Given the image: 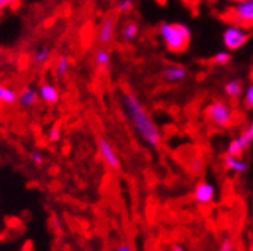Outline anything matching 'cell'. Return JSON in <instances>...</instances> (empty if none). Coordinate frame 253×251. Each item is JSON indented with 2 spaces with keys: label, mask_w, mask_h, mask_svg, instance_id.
<instances>
[{
  "label": "cell",
  "mask_w": 253,
  "mask_h": 251,
  "mask_svg": "<svg viewBox=\"0 0 253 251\" xmlns=\"http://www.w3.org/2000/svg\"><path fill=\"white\" fill-rule=\"evenodd\" d=\"M237 2H246V0H234V3H237Z\"/></svg>",
  "instance_id": "obj_30"
},
{
  "label": "cell",
  "mask_w": 253,
  "mask_h": 251,
  "mask_svg": "<svg viewBox=\"0 0 253 251\" xmlns=\"http://www.w3.org/2000/svg\"><path fill=\"white\" fill-rule=\"evenodd\" d=\"M238 140L241 142V144L247 149L252 143H253V120L247 125V127L243 130V133L238 136Z\"/></svg>",
  "instance_id": "obj_20"
},
{
  "label": "cell",
  "mask_w": 253,
  "mask_h": 251,
  "mask_svg": "<svg viewBox=\"0 0 253 251\" xmlns=\"http://www.w3.org/2000/svg\"><path fill=\"white\" fill-rule=\"evenodd\" d=\"M223 166L226 170L241 175L247 170V163L241 158V156H232V155H225L223 158Z\"/></svg>",
  "instance_id": "obj_12"
},
{
  "label": "cell",
  "mask_w": 253,
  "mask_h": 251,
  "mask_svg": "<svg viewBox=\"0 0 253 251\" xmlns=\"http://www.w3.org/2000/svg\"><path fill=\"white\" fill-rule=\"evenodd\" d=\"M243 103L247 110H253V83H250L243 92Z\"/></svg>",
  "instance_id": "obj_21"
},
{
  "label": "cell",
  "mask_w": 253,
  "mask_h": 251,
  "mask_svg": "<svg viewBox=\"0 0 253 251\" xmlns=\"http://www.w3.org/2000/svg\"><path fill=\"white\" fill-rule=\"evenodd\" d=\"M205 116L217 128H228L234 122V110L225 101L210 103L205 108Z\"/></svg>",
  "instance_id": "obj_4"
},
{
  "label": "cell",
  "mask_w": 253,
  "mask_h": 251,
  "mask_svg": "<svg viewBox=\"0 0 253 251\" xmlns=\"http://www.w3.org/2000/svg\"><path fill=\"white\" fill-rule=\"evenodd\" d=\"M38 101H40L38 89H35L34 86H24L18 92V104L23 108H32V107H35Z\"/></svg>",
  "instance_id": "obj_10"
},
{
  "label": "cell",
  "mask_w": 253,
  "mask_h": 251,
  "mask_svg": "<svg viewBox=\"0 0 253 251\" xmlns=\"http://www.w3.org/2000/svg\"><path fill=\"white\" fill-rule=\"evenodd\" d=\"M212 60H214V64H217L220 67H225L231 62V54L228 51H220L212 57Z\"/></svg>",
  "instance_id": "obj_23"
},
{
  "label": "cell",
  "mask_w": 253,
  "mask_h": 251,
  "mask_svg": "<svg viewBox=\"0 0 253 251\" xmlns=\"http://www.w3.org/2000/svg\"><path fill=\"white\" fill-rule=\"evenodd\" d=\"M30 160H32V163L37 164V166H42V164L45 163L44 155H42L40 150H34V152H32V153H30Z\"/></svg>",
  "instance_id": "obj_25"
},
{
  "label": "cell",
  "mask_w": 253,
  "mask_h": 251,
  "mask_svg": "<svg viewBox=\"0 0 253 251\" xmlns=\"http://www.w3.org/2000/svg\"><path fill=\"white\" fill-rule=\"evenodd\" d=\"M98 153L100 158L103 160V163L110 169V170H119L121 169V158L116 152V149L113 147V144L106 140V139H100L98 140Z\"/></svg>",
  "instance_id": "obj_7"
},
{
  "label": "cell",
  "mask_w": 253,
  "mask_h": 251,
  "mask_svg": "<svg viewBox=\"0 0 253 251\" xmlns=\"http://www.w3.org/2000/svg\"><path fill=\"white\" fill-rule=\"evenodd\" d=\"M21 0H0V14L6 9H11V8H15Z\"/></svg>",
  "instance_id": "obj_24"
},
{
  "label": "cell",
  "mask_w": 253,
  "mask_h": 251,
  "mask_svg": "<svg viewBox=\"0 0 253 251\" xmlns=\"http://www.w3.org/2000/svg\"><path fill=\"white\" fill-rule=\"evenodd\" d=\"M170 251H185L181 245H173L172 248H170Z\"/></svg>",
  "instance_id": "obj_29"
},
{
  "label": "cell",
  "mask_w": 253,
  "mask_h": 251,
  "mask_svg": "<svg viewBox=\"0 0 253 251\" xmlns=\"http://www.w3.org/2000/svg\"><path fill=\"white\" fill-rule=\"evenodd\" d=\"M212 2H215V0H212Z\"/></svg>",
  "instance_id": "obj_33"
},
{
  "label": "cell",
  "mask_w": 253,
  "mask_h": 251,
  "mask_svg": "<svg viewBox=\"0 0 253 251\" xmlns=\"http://www.w3.org/2000/svg\"><path fill=\"white\" fill-rule=\"evenodd\" d=\"M122 107L131 127L140 140L151 149H158L162 144V131L145 108L143 103L131 92L122 93Z\"/></svg>",
  "instance_id": "obj_1"
},
{
  "label": "cell",
  "mask_w": 253,
  "mask_h": 251,
  "mask_svg": "<svg viewBox=\"0 0 253 251\" xmlns=\"http://www.w3.org/2000/svg\"><path fill=\"white\" fill-rule=\"evenodd\" d=\"M51 59V50L45 45L35 48L30 54V62L37 67H45Z\"/></svg>",
  "instance_id": "obj_13"
},
{
  "label": "cell",
  "mask_w": 253,
  "mask_h": 251,
  "mask_svg": "<svg viewBox=\"0 0 253 251\" xmlns=\"http://www.w3.org/2000/svg\"><path fill=\"white\" fill-rule=\"evenodd\" d=\"M116 36V18L113 14L106 15L97 27V32H95V39H97L100 47H107L113 42Z\"/></svg>",
  "instance_id": "obj_5"
},
{
  "label": "cell",
  "mask_w": 253,
  "mask_h": 251,
  "mask_svg": "<svg viewBox=\"0 0 253 251\" xmlns=\"http://www.w3.org/2000/svg\"><path fill=\"white\" fill-rule=\"evenodd\" d=\"M249 38H250L249 30H246L240 26H234V24H229L223 32V44L231 51L244 47L246 42L249 41Z\"/></svg>",
  "instance_id": "obj_6"
},
{
  "label": "cell",
  "mask_w": 253,
  "mask_h": 251,
  "mask_svg": "<svg viewBox=\"0 0 253 251\" xmlns=\"http://www.w3.org/2000/svg\"><path fill=\"white\" fill-rule=\"evenodd\" d=\"M187 70L181 65H169L163 70V77L169 83H179L187 78Z\"/></svg>",
  "instance_id": "obj_11"
},
{
  "label": "cell",
  "mask_w": 253,
  "mask_h": 251,
  "mask_svg": "<svg viewBox=\"0 0 253 251\" xmlns=\"http://www.w3.org/2000/svg\"><path fill=\"white\" fill-rule=\"evenodd\" d=\"M126 2H133V0H126Z\"/></svg>",
  "instance_id": "obj_31"
},
{
  "label": "cell",
  "mask_w": 253,
  "mask_h": 251,
  "mask_svg": "<svg viewBox=\"0 0 253 251\" xmlns=\"http://www.w3.org/2000/svg\"><path fill=\"white\" fill-rule=\"evenodd\" d=\"M23 251H30V250H23Z\"/></svg>",
  "instance_id": "obj_32"
},
{
  "label": "cell",
  "mask_w": 253,
  "mask_h": 251,
  "mask_svg": "<svg viewBox=\"0 0 253 251\" xmlns=\"http://www.w3.org/2000/svg\"><path fill=\"white\" fill-rule=\"evenodd\" d=\"M217 251H238V250H237L235 241L231 236H226V238L221 239V242L218 244Z\"/></svg>",
  "instance_id": "obj_22"
},
{
  "label": "cell",
  "mask_w": 253,
  "mask_h": 251,
  "mask_svg": "<svg viewBox=\"0 0 253 251\" xmlns=\"http://www.w3.org/2000/svg\"><path fill=\"white\" fill-rule=\"evenodd\" d=\"M48 140L53 142V143H56V142L60 140V130H59L57 127H53V128L48 131Z\"/></svg>",
  "instance_id": "obj_27"
},
{
  "label": "cell",
  "mask_w": 253,
  "mask_h": 251,
  "mask_svg": "<svg viewBox=\"0 0 253 251\" xmlns=\"http://www.w3.org/2000/svg\"><path fill=\"white\" fill-rule=\"evenodd\" d=\"M71 70V60L68 56H59L54 65V72L57 77H65Z\"/></svg>",
  "instance_id": "obj_17"
},
{
  "label": "cell",
  "mask_w": 253,
  "mask_h": 251,
  "mask_svg": "<svg viewBox=\"0 0 253 251\" xmlns=\"http://www.w3.org/2000/svg\"><path fill=\"white\" fill-rule=\"evenodd\" d=\"M38 97H40V101L48 104V106H53V104H57L59 100H60V92L57 89L56 84L53 83H42L38 86Z\"/></svg>",
  "instance_id": "obj_9"
},
{
  "label": "cell",
  "mask_w": 253,
  "mask_h": 251,
  "mask_svg": "<svg viewBox=\"0 0 253 251\" xmlns=\"http://www.w3.org/2000/svg\"><path fill=\"white\" fill-rule=\"evenodd\" d=\"M115 251H134V250H133V247H131L130 244H125V242H124V244H119V245L115 248Z\"/></svg>",
  "instance_id": "obj_28"
},
{
  "label": "cell",
  "mask_w": 253,
  "mask_h": 251,
  "mask_svg": "<svg viewBox=\"0 0 253 251\" xmlns=\"http://www.w3.org/2000/svg\"><path fill=\"white\" fill-rule=\"evenodd\" d=\"M246 152V147L241 144V142L238 140V137L232 139L226 147V155H232V156H241Z\"/></svg>",
  "instance_id": "obj_19"
},
{
  "label": "cell",
  "mask_w": 253,
  "mask_h": 251,
  "mask_svg": "<svg viewBox=\"0 0 253 251\" xmlns=\"http://www.w3.org/2000/svg\"><path fill=\"white\" fill-rule=\"evenodd\" d=\"M15 103H18V92L9 86L0 84V104L12 106Z\"/></svg>",
  "instance_id": "obj_16"
},
{
  "label": "cell",
  "mask_w": 253,
  "mask_h": 251,
  "mask_svg": "<svg viewBox=\"0 0 253 251\" xmlns=\"http://www.w3.org/2000/svg\"><path fill=\"white\" fill-rule=\"evenodd\" d=\"M226 23L234 26H240L246 30L253 29V0H246V2H237L232 6L226 8L221 14Z\"/></svg>",
  "instance_id": "obj_3"
},
{
  "label": "cell",
  "mask_w": 253,
  "mask_h": 251,
  "mask_svg": "<svg viewBox=\"0 0 253 251\" xmlns=\"http://www.w3.org/2000/svg\"><path fill=\"white\" fill-rule=\"evenodd\" d=\"M193 197L199 205H210L215 199V186L208 180H202L195 186Z\"/></svg>",
  "instance_id": "obj_8"
},
{
  "label": "cell",
  "mask_w": 253,
  "mask_h": 251,
  "mask_svg": "<svg viewBox=\"0 0 253 251\" xmlns=\"http://www.w3.org/2000/svg\"><path fill=\"white\" fill-rule=\"evenodd\" d=\"M110 60H112V56H110V51L106 47H100V48H97L93 51V64H95V67L106 70L110 65Z\"/></svg>",
  "instance_id": "obj_15"
},
{
  "label": "cell",
  "mask_w": 253,
  "mask_h": 251,
  "mask_svg": "<svg viewBox=\"0 0 253 251\" xmlns=\"http://www.w3.org/2000/svg\"><path fill=\"white\" fill-rule=\"evenodd\" d=\"M158 35H160L165 47L170 53L185 51L190 45V41H192V30L182 23L160 24V27H158Z\"/></svg>",
  "instance_id": "obj_2"
},
{
  "label": "cell",
  "mask_w": 253,
  "mask_h": 251,
  "mask_svg": "<svg viewBox=\"0 0 253 251\" xmlns=\"http://www.w3.org/2000/svg\"><path fill=\"white\" fill-rule=\"evenodd\" d=\"M133 8V2H126V0H118L116 2V11L119 12H128Z\"/></svg>",
  "instance_id": "obj_26"
},
{
  "label": "cell",
  "mask_w": 253,
  "mask_h": 251,
  "mask_svg": "<svg viewBox=\"0 0 253 251\" xmlns=\"http://www.w3.org/2000/svg\"><path fill=\"white\" fill-rule=\"evenodd\" d=\"M139 35V24L136 21H126L121 27V39L124 42H133Z\"/></svg>",
  "instance_id": "obj_14"
},
{
  "label": "cell",
  "mask_w": 253,
  "mask_h": 251,
  "mask_svg": "<svg viewBox=\"0 0 253 251\" xmlns=\"http://www.w3.org/2000/svg\"><path fill=\"white\" fill-rule=\"evenodd\" d=\"M243 92H244L243 84L238 80H231V81H228L225 84V93H226L229 98H232V100L240 98L243 95Z\"/></svg>",
  "instance_id": "obj_18"
}]
</instances>
